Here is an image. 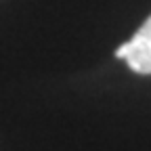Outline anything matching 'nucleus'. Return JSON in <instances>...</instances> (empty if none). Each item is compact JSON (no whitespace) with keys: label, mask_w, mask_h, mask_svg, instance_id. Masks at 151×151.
<instances>
[{"label":"nucleus","mask_w":151,"mask_h":151,"mask_svg":"<svg viewBox=\"0 0 151 151\" xmlns=\"http://www.w3.org/2000/svg\"><path fill=\"white\" fill-rule=\"evenodd\" d=\"M116 57L124 59L132 71L143 76L151 73V15L128 42L116 48Z\"/></svg>","instance_id":"nucleus-1"}]
</instances>
